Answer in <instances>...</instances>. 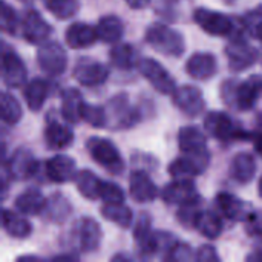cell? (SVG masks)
<instances>
[{
    "mask_svg": "<svg viewBox=\"0 0 262 262\" xmlns=\"http://www.w3.org/2000/svg\"><path fill=\"white\" fill-rule=\"evenodd\" d=\"M262 95V77L250 75L239 81L229 78L221 84V97L224 103L239 112H246L255 107Z\"/></svg>",
    "mask_w": 262,
    "mask_h": 262,
    "instance_id": "1",
    "label": "cell"
},
{
    "mask_svg": "<svg viewBox=\"0 0 262 262\" xmlns=\"http://www.w3.org/2000/svg\"><path fill=\"white\" fill-rule=\"evenodd\" d=\"M146 43L157 52L166 57H181L186 51V40L177 31L163 23H154L146 29Z\"/></svg>",
    "mask_w": 262,
    "mask_h": 262,
    "instance_id": "2",
    "label": "cell"
},
{
    "mask_svg": "<svg viewBox=\"0 0 262 262\" xmlns=\"http://www.w3.org/2000/svg\"><path fill=\"white\" fill-rule=\"evenodd\" d=\"M204 127L209 132V135L224 143L252 140V135H253L244 130L243 126L233 117L221 111L209 112L204 118Z\"/></svg>",
    "mask_w": 262,
    "mask_h": 262,
    "instance_id": "3",
    "label": "cell"
},
{
    "mask_svg": "<svg viewBox=\"0 0 262 262\" xmlns=\"http://www.w3.org/2000/svg\"><path fill=\"white\" fill-rule=\"evenodd\" d=\"M86 149L91 158L98 163L106 172L112 175H121L124 172V160L111 140L103 137H91L86 141Z\"/></svg>",
    "mask_w": 262,
    "mask_h": 262,
    "instance_id": "4",
    "label": "cell"
},
{
    "mask_svg": "<svg viewBox=\"0 0 262 262\" xmlns=\"http://www.w3.org/2000/svg\"><path fill=\"white\" fill-rule=\"evenodd\" d=\"M106 112H107V126H111L112 129H130L135 124H138L141 120L140 111L130 104L129 95L124 92L114 95L107 101Z\"/></svg>",
    "mask_w": 262,
    "mask_h": 262,
    "instance_id": "5",
    "label": "cell"
},
{
    "mask_svg": "<svg viewBox=\"0 0 262 262\" xmlns=\"http://www.w3.org/2000/svg\"><path fill=\"white\" fill-rule=\"evenodd\" d=\"M193 20L206 34L213 37H232L236 34L235 21L230 18V15L220 11L196 8L193 11Z\"/></svg>",
    "mask_w": 262,
    "mask_h": 262,
    "instance_id": "6",
    "label": "cell"
},
{
    "mask_svg": "<svg viewBox=\"0 0 262 262\" xmlns=\"http://www.w3.org/2000/svg\"><path fill=\"white\" fill-rule=\"evenodd\" d=\"M226 57L233 72H244L258 61V49L252 46L239 32L230 37L226 45Z\"/></svg>",
    "mask_w": 262,
    "mask_h": 262,
    "instance_id": "7",
    "label": "cell"
},
{
    "mask_svg": "<svg viewBox=\"0 0 262 262\" xmlns=\"http://www.w3.org/2000/svg\"><path fill=\"white\" fill-rule=\"evenodd\" d=\"M137 69L152 84V88L157 92L163 95H172L175 92L177 89L175 80L160 61L149 58V57H143V58H138Z\"/></svg>",
    "mask_w": 262,
    "mask_h": 262,
    "instance_id": "8",
    "label": "cell"
},
{
    "mask_svg": "<svg viewBox=\"0 0 262 262\" xmlns=\"http://www.w3.org/2000/svg\"><path fill=\"white\" fill-rule=\"evenodd\" d=\"M37 63L40 69L49 77H58L66 71L68 54L64 48L57 41H45L38 46Z\"/></svg>",
    "mask_w": 262,
    "mask_h": 262,
    "instance_id": "9",
    "label": "cell"
},
{
    "mask_svg": "<svg viewBox=\"0 0 262 262\" xmlns=\"http://www.w3.org/2000/svg\"><path fill=\"white\" fill-rule=\"evenodd\" d=\"M38 169V161L29 149L18 147L11 154L9 158L3 160V170L8 173L9 180L23 181L35 175Z\"/></svg>",
    "mask_w": 262,
    "mask_h": 262,
    "instance_id": "10",
    "label": "cell"
},
{
    "mask_svg": "<svg viewBox=\"0 0 262 262\" xmlns=\"http://www.w3.org/2000/svg\"><path fill=\"white\" fill-rule=\"evenodd\" d=\"M72 235H74V241L77 246V252H80V253L97 252L101 244V239H103L101 226L91 216L80 218L75 223Z\"/></svg>",
    "mask_w": 262,
    "mask_h": 262,
    "instance_id": "11",
    "label": "cell"
},
{
    "mask_svg": "<svg viewBox=\"0 0 262 262\" xmlns=\"http://www.w3.org/2000/svg\"><path fill=\"white\" fill-rule=\"evenodd\" d=\"M178 147L181 154L210 164V152L206 135L196 126H184L178 132Z\"/></svg>",
    "mask_w": 262,
    "mask_h": 262,
    "instance_id": "12",
    "label": "cell"
},
{
    "mask_svg": "<svg viewBox=\"0 0 262 262\" xmlns=\"http://www.w3.org/2000/svg\"><path fill=\"white\" fill-rule=\"evenodd\" d=\"M134 239L141 256H154L160 253L158 230L152 229V218L147 212H140L135 220Z\"/></svg>",
    "mask_w": 262,
    "mask_h": 262,
    "instance_id": "13",
    "label": "cell"
},
{
    "mask_svg": "<svg viewBox=\"0 0 262 262\" xmlns=\"http://www.w3.org/2000/svg\"><path fill=\"white\" fill-rule=\"evenodd\" d=\"M161 200L167 206H184L201 200L192 178H173L161 190Z\"/></svg>",
    "mask_w": 262,
    "mask_h": 262,
    "instance_id": "14",
    "label": "cell"
},
{
    "mask_svg": "<svg viewBox=\"0 0 262 262\" xmlns=\"http://www.w3.org/2000/svg\"><path fill=\"white\" fill-rule=\"evenodd\" d=\"M2 78L6 88L18 89L28 83V69L25 61L14 51H3L2 54Z\"/></svg>",
    "mask_w": 262,
    "mask_h": 262,
    "instance_id": "15",
    "label": "cell"
},
{
    "mask_svg": "<svg viewBox=\"0 0 262 262\" xmlns=\"http://www.w3.org/2000/svg\"><path fill=\"white\" fill-rule=\"evenodd\" d=\"M172 100L173 104L187 117H198L206 111V100L203 92L192 84L177 88L172 94Z\"/></svg>",
    "mask_w": 262,
    "mask_h": 262,
    "instance_id": "16",
    "label": "cell"
},
{
    "mask_svg": "<svg viewBox=\"0 0 262 262\" xmlns=\"http://www.w3.org/2000/svg\"><path fill=\"white\" fill-rule=\"evenodd\" d=\"M52 26L35 9H28L21 20V35L29 45H41L49 40Z\"/></svg>",
    "mask_w": 262,
    "mask_h": 262,
    "instance_id": "17",
    "label": "cell"
},
{
    "mask_svg": "<svg viewBox=\"0 0 262 262\" xmlns=\"http://www.w3.org/2000/svg\"><path fill=\"white\" fill-rule=\"evenodd\" d=\"M45 173L46 178L54 184H64L69 181H74L77 177V164L75 161L64 155L58 154L49 158L45 164Z\"/></svg>",
    "mask_w": 262,
    "mask_h": 262,
    "instance_id": "18",
    "label": "cell"
},
{
    "mask_svg": "<svg viewBox=\"0 0 262 262\" xmlns=\"http://www.w3.org/2000/svg\"><path fill=\"white\" fill-rule=\"evenodd\" d=\"M129 193L137 203H152L158 196V187L144 169H137L129 177Z\"/></svg>",
    "mask_w": 262,
    "mask_h": 262,
    "instance_id": "19",
    "label": "cell"
},
{
    "mask_svg": "<svg viewBox=\"0 0 262 262\" xmlns=\"http://www.w3.org/2000/svg\"><path fill=\"white\" fill-rule=\"evenodd\" d=\"M215 206L218 212L230 220V221H246L247 216L252 213V209L247 203L229 192H220L215 196Z\"/></svg>",
    "mask_w": 262,
    "mask_h": 262,
    "instance_id": "20",
    "label": "cell"
},
{
    "mask_svg": "<svg viewBox=\"0 0 262 262\" xmlns=\"http://www.w3.org/2000/svg\"><path fill=\"white\" fill-rule=\"evenodd\" d=\"M74 78L86 88H95L100 86L103 83H106L107 77H109V68L103 63L98 61H80L75 68H74Z\"/></svg>",
    "mask_w": 262,
    "mask_h": 262,
    "instance_id": "21",
    "label": "cell"
},
{
    "mask_svg": "<svg viewBox=\"0 0 262 262\" xmlns=\"http://www.w3.org/2000/svg\"><path fill=\"white\" fill-rule=\"evenodd\" d=\"M186 72L195 80H209L218 72V60L210 52H195L186 61Z\"/></svg>",
    "mask_w": 262,
    "mask_h": 262,
    "instance_id": "22",
    "label": "cell"
},
{
    "mask_svg": "<svg viewBox=\"0 0 262 262\" xmlns=\"http://www.w3.org/2000/svg\"><path fill=\"white\" fill-rule=\"evenodd\" d=\"M97 40V28L84 21H75L69 25L64 32V41L71 49H86Z\"/></svg>",
    "mask_w": 262,
    "mask_h": 262,
    "instance_id": "23",
    "label": "cell"
},
{
    "mask_svg": "<svg viewBox=\"0 0 262 262\" xmlns=\"http://www.w3.org/2000/svg\"><path fill=\"white\" fill-rule=\"evenodd\" d=\"M43 137H45V143L48 149L51 150H64L74 143L72 129L57 120L48 121Z\"/></svg>",
    "mask_w": 262,
    "mask_h": 262,
    "instance_id": "24",
    "label": "cell"
},
{
    "mask_svg": "<svg viewBox=\"0 0 262 262\" xmlns=\"http://www.w3.org/2000/svg\"><path fill=\"white\" fill-rule=\"evenodd\" d=\"M256 160L249 152H239L233 157L230 164V177L238 184H249L256 175Z\"/></svg>",
    "mask_w": 262,
    "mask_h": 262,
    "instance_id": "25",
    "label": "cell"
},
{
    "mask_svg": "<svg viewBox=\"0 0 262 262\" xmlns=\"http://www.w3.org/2000/svg\"><path fill=\"white\" fill-rule=\"evenodd\" d=\"M26 215L17 213L11 209H3L2 212V226L3 230L15 239H26L32 233L31 223L25 218Z\"/></svg>",
    "mask_w": 262,
    "mask_h": 262,
    "instance_id": "26",
    "label": "cell"
},
{
    "mask_svg": "<svg viewBox=\"0 0 262 262\" xmlns=\"http://www.w3.org/2000/svg\"><path fill=\"white\" fill-rule=\"evenodd\" d=\"M49 92H51V86L48 80L32 78L31 81H28L23 88V98L26 101L28 109L32 112H38L43 107L46 98L49 97Z\"/></svg>",
    "mask_w": 262,
    "mask_h": 262,
    "instance_id": "27",
    "label": "cell"
},
{
    "mask_svg": "<svg viewBox=\"0 0 262 262\" xmlns=\"http://www.w3.org/2000/svg\"><path fill=\"white\" fill-rule=\"evenodd\" d=\"M207 167H209L207 163L181 154L169 164V173L173 178H193L204 173Z\"/></svg>",
    "mask_w": 262,
    "mask_h": 262,
    "instance_id": "28",
    "label": "cell"
},
{
    "mask_svg": "<svg viewBox=\"0 0 262 262\" xmlns=\"http://www.w3.org/2000/svg\"><path fill=\"white\" fill-rule=\"evenodd\" d=\"M83 95L75 88H66L61 92V115L69 124H77L81 121Z\"/></svg>",
    "mask_w": 262,
    "mask_h": 262,
    "instance_id": "29",
    "label": "cell"
},
{
    "mask_svg": "<svg viewBox=\"0 0 262 262\" xmlns=\"http://www.w3.org/2000/svg\"><path fill=\"white\" fill-rule=\"evenodd\" d=\"M46 198L38 189H26L15 198V209L26 216L41 215L46 207Z\"/></svg>",
    "mask_w": 262,
    "mask_h": 262,
    "instance_id": "30",
    "label": "cell"
},
{
    "mask_svg": "<svg viewBox=\"0 0 262 262\" xmlns=\"http://www.w3.org/2000/svg\"><path fill=\"white\" fill-rule=\"evenodd\" d=\"M71 213H72V206L69 200L63 193H54L48 198L46 207L41 215L49 223L61 224L71 216Z\"/></svg>",
    "mask_w": 262,
    "mask_h": 262,
    "instance_id": "31",
    "label": "cell"
},
{
    "mask_svg": "<svg viewBox=\"0 0 262 262\" xmlns=\"http://www.w3.org/2000/svg\"><path fill=\"white\" fill-rule=\"evenodd\" d=\"M193 227L198 233L209 239H216L223 233V220L213 210H201L193 220Z\"/></svg>",
    "mask_w": 262,
    "mask_h": 262,
    "instance_id": "32",
    "label": "cell"
},
{
    "mask_svg": "<svg viewBox=\"0 0 262 262\" xmlns=\"http://www.w3.org/2000/svg\"><path fill=\"white\" fill-rule=\"evenodd\" d=\"M97 35L103 43L115 45L124 35V23L117 15H103L97 23Z\"/></svg>",
    "mask_w": 262,
    "mask_h": 262,
    "instance_id": "33",
    "label": "cell"
},
{
    "mask_svg": "<svg viewBox=\"0 0 262 262\" xmlns=\"http://www.w3.org/2000/svg\"><path fill=\"white\" fill-rule=\"evenodd\" d=\"M109 60L112 66L120 71H130L137 66V51L129 43H115L109 51Z\"/></svg>",
    "mask_w": 262,
    "mask_h": 262,
    "instance_id": "34",
    "label": "cell"
},
{
    "mask_svg": "<svg viewBox=\"0 0 262 262\" xmlns=\"http://www.w3.org/2000/svg\"><path fill=\"white\" fill-rule=\"evenodd\" d=\"M101 215L120 229H129L134 223V213L124 203H104L101 207Z\"/></svg>",
    "mask_w": 262,
    "mask_h": 262,
    "instance_id": "35",
    "label": "cell"
},
{
    "mask_svg": "<svg viewBox=\"0 0 262 262\" xmlns=\"http://www.w3.org/2000/svg\"><path fill=\"white\" fill-rule=\"evenodd\" d=\"M74 181H75L77 190L80 192L81 196H84L91 201L100 200V187H101L103 180H100L92 170L83 169V170L77 172V177Z\"/></svg>",
    "mask_w": 262,
    "mask_h": 262,
    "instance_id": "36",
    "label": "cell"
},
{
    "mask_svg": "<svg viewBox=\"0 0 262 262\" xmlns=\"http://www.w3.org/2000/svg\"><path fill=\"white\" fill-rule=\"evenodd\" d=\"M0 107H2V121L8 126H15L21 117H23V109L18 100L8 91L2 92L0 98Z\"/></svg>",
    "mask_w": 262,
    "mask_h": 262,
    "instance_id": "37",
    "label": "cell"
},
{
    "mask_svg": "<svg viewBox=\"0 0 262 262\" xmlns=\"http://www.w3.org/2000/svg\"><path fill=\"white\" fill-rule=\"evenodd\" d=\"M46 9L58 20H68L77 15L80 9L78 0H45Z\"/></svg>",
    "mask_w": 262,
    "mask_h": 262,
    "instance_id": "38",
    "label": "cell"
},
{
    "mask_svg": "<svg viewBox=\"0 0 262 262\" xmlns=\"http://www.w3.org/2000/svg\"><path fill=\"white\" fill-rule=\"evenodd\" d=\"M241 23L244 26V31L252 38L262 41V6H256L253 9H249L241 17Z\"/></svg>",
    "mask_w": 262,
    "mask_h": 262,
    "instance_id": "39",
    "label": "cell"
},
{
    "mask_svg": "<svg viewBox=\"0 0 262 262\" xmlns=\"http://www.w3.org/2000/svg\"><path fill=\"white\" fill-rule=\"evenodd\" d=\"M81 120L86 121L88 124H91L92 127L101 129L107 126V112L106 107L101 106H95L91 103H83L81 107Z\"/></svg>",
    "mask_w": 262,
    "mask_h": 262,
    "instance_id": "40",
    "label": "cell"
},
{
    "mask_svg": "<svg viewBox=\"0 0 262 262\" xmlns=\"http://www.w3.org/2000/svg\"><path fill=\"white\" fill-rule=\"evenodd\" d=\"M18 23L20 21H18L15 9L6 0H2V3H0V26H2L3 32L14 35L18 29Z\"/></svg>",
    "mask_w": 262,
    "mask_h": 262,
    "instance_id": "41",
    "label": "cell"
},
{
    "mask_svg": "<svg viewBox=\"0 0 262 262\" xmlns=\"http://www.w3.org/2000/svg\"><path fill=\"white\" fill-rule=\"evenodd\" d=\"M164 261H193L196 259V253H193L192 247L186 243H181L177 239V243L163 255Z\"/></svg>",
    "mask_w": 262,
    "mask_h": 262,
    "instance_id": "42",
    "label": "cell"
},
{
    "mask_svg": "<svg viewBox=\"0 0 262 262\" xmlns=\"http://www.w3.org/2000/svg\"><path fill=\"white\" fill-rule=\"evenodd\" d=\"M123 189L112 181H101L100 187V200L103 203H124Z\"/></svg>",
    "mask_w": 262,
    "mask_h": 262,
    "instance_id": "43",
    "label": "cell"
},
{
    "mask_svg": "<svg viewBox=\"0 0 262 262\" xmlns=\"http://www.w3.org/2000/svg\"><path fill=\"white\" fill-rule=\"evenodd\" d=\"M246 223V230L250 236L262 238V212H252Z\"/></svg>",
    "mask_w": 262,
    "mask_h": 262,
    "instance_id": "44",
    "label": "cell"
},
{
    "mask_svg": "<svg viewBox=\"0 0 262 262\" xmlns=\"http://www.w3.org/2000/svg\"><path fill=\"white\" fill-rule=\"evenodd\" d=\"M220 255L216 253V249L213 246H201L196 250V261L201 262H212V261H220Z\"/></svg>",
    "mask_w": 262,
    "mask_h": 262,
    "instance_id": "45",
    "label": "cell"
},
{
    "mask_svg": "<svg viewBox=\"0 0 262 262\" xmlns=\"http://www.w3.org/2000/svg\"><path fill=\"white\" fill-rule=\"evenodd\" d=\"M129 8L132 9H144L150 5L152 0H124Z\"/></svg>",
    "mask_w": 262,
    "mask_h": 262,
    "instance_id": "46",
    "label": "cell"
},
{
    "mask_svg": "<svg viewBox=\"0 0 262 262\" xmlns=\"http://www.w3.org/2000/svg\"><path fill=\"white\" fill-rule=\"evenodd\" d=\"M252 141H253V144H255L256 152L262 157V129H259L258 132H255V134L252 135Z\"/></svg>",
    "mask_w": 262,
    "mask_h": 262,
    "instance_id": "47",
    "label": "cell"
},
{
    "mask_svg": "<svg viewBox=\"0 0 262 262\" xmlns=\"http://www.w3.org/2000/svg\"><path fill=\"white\" fill-rule=\"evenodd\" d=\"M157 3L160 5L158 6V11H164V8H172V6H175V3H177V0H157Z\"/></svg>",
    "mask_w": 262,
    "mask_h": 262,
    "instance_id": "48",
    "label": "cell"
},
{
    "mask_svg": "<svg viewBox=\"0 0 262 262\" xmlns=\"http://www.w3.org/2000/svg\"><path fill=\"white\" fill-rule=\"evenodd\" d=\"M54 261H77L78 258L75 255H58L52 258Z\"/></svg>",
    "mask_w": 262,
    "mask_h": 262,
    "instance_id": "49",
    "label": "cell"
},
{
    "mask_svg": "<svg viewBox=\"0 0 262 262\" xmlns=\"http://www.w3.org/2000/svg\"><path fill=\"white\" fill-rule=\"evenodd\" d=\"M249 261H262V247H259L258 250H255V253L247 256Z\"/></svg>",
    "mask_w": 262,
    "mask_h": 262,
    "instance_id": "50",
    "label": "cell"
},
{
    "mask_svg": "<svg viewBox=\"0 0 262 262\" xmlns=\"http://www.w3.org/2000/svg\"><path fill=\"white\" fill-rule=\"evenodd\" d=\"M17 261H40V258L38 256H29V255H26V256L17 258Z\"/></svg>",
    "mask_w": 262,
    "mask_h": 262,
    "instance_id": "51",
    "label": "cell"
},
{
    "mask_svg": "<svg viewBox=\"0 0 262 262\" xmlns=\"http://www.w3.org/2000/svg\"><path fill=\"white\" fill-rule=\"evenodd\" d=\"M258 193H259V196L262 198V177L261 180H259V184H258Z\"/></svg>",
    "mask_w": 262,
    "mask_h": 262,
    "instance_id": "52",
    "label": "cell"
},
{
    "mask_svg": "<svg viewBox=\"0 0 262 262\" xmlns=\"http://www.w3.org/2000/svg\"><path fill=\"white\" fill-rule=\"evenodd\" d=\"M227 5H232V3H235V2H238V0H224Z\"/></svg>",
    "mask_w": 262,
    "mask_h": 262,
    "instance_id": "53",
    "label": "cell"
},
{
    "mask_svg": "<svg viewBox=\"0 0 262 262\" xmlns=\"http://www.w3.org/2000/svg\"><path fill=\"white\" fill-rule=\"evenodd\" d=\"M18 2H21V3H31V2H34V0H18Z\"/></svg>",
    "mask_w": 262,
    "mask_h": 262,
    "instance_id": "54",
    "label": "cell"
}]
</instances>
